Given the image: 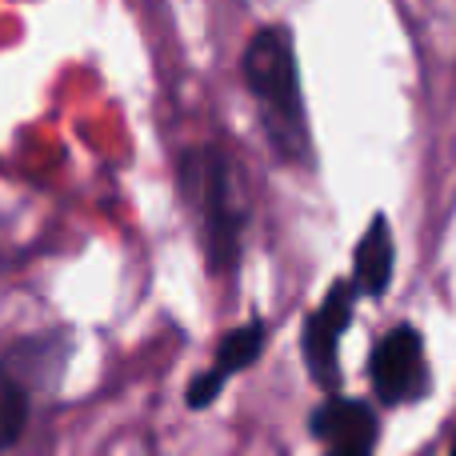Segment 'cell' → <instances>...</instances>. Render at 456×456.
I'll list each match as a JSON object with an SVG mask.
<instances>
[{
	"label": "cell",
	"instance_id": "5",
	"mask_svg": "<svg viewBox=\"0 0 456 456\" xmlns=\"http://www.w3.org/2000/svg\"><path fill=\"white\" fill-rule=\"evenodd\" d=\"M265 337H268L265 321H248V324H240V329L224 332L221 345H216L213 369L200 372V377L189 385V396H184L189 409H208V404L221 396V388L228 385V377L252 369V364L260 361V353H265Z\"/></svg>",
	"mask_w": 456,
	"mask_h": 456
},
{
	"label": "cell",
	"instance_id": "4",
	"mask_svg": "<svg viewBox=\"0 0 456 456\" xmlns=\"http://www.w3.org/2000/svg\"><path fill=\"white\" fill-rule=\"evenodd\" d=\"M353 305L356 292L348 281H332V289L324 292V300L316 305V313L305 321L300 332V353H305L308 377L324 388V393H337L340 385V337H345L348 321H353Z\"/></svg>",
	"mask_w": 456,
	"mask_h": 456
},
{
	"label": "cell",
	"instance_id": "8",
	"mask_svg": "<svg viewBox=\"0 0 456 456\" xmlns=\"http://www.w3.org/2000/svg\"><path fill=\"white\" fill-rule=\"evenodd\" d=\"M28 412H32V385L4 356L0 361V452H8L24 436Z\"/></svg>",
	"mask_w": 456,
	"mask_h": 456
},
{
	"label": "cell",
	"instance_id": "6",
	"mask_svg": "<svg viewBox=\"0 0 456 456\" xmlns=\"http://www.w3.org/2000/svg\"><path fill=\"white\" fill-rule=\"evenodd\" d=\"M313 433L329 444L324 456H372V449H377V412L364 401L329 396L313 417Z\"/></svg>",
	"mask_w": 456,
	"mask_h": 456
},
{
	"label": "cell",
	"instance_id": "1",
	"mask_svg": "<svg viewBox=\"0 0 456 456\" xmlns=\"http://www.w3.org/2000/svg\"><path fill=\"white\" fill-rule=\"evenodd\" d=\"M244 80L260 109L268 141L289 165H313V136H308L305 93H300L297 48L284 24H265L244 48Z\"/></svg>",
	"mask_w": 456,
	"mask_h": 456
},
{
	"label": "cell",
	"instance_id": "3",
	"mask_svg": "<svg viewBox=\"0 0 456 456\" xmlns=\"http://www.w3.org/2000/svg\"><path fill=\"white\" fill-rule=\"evenodd\" d=\"M372 388L385 404H417L428 396V364H425V340L412 324H396L380 337L372 348Z\"/></svg>",
	"mask_w": 456,
	"mask_h": 456
},
{
	"label": "cell",
	"instance_id": "2",
	"mask_svg": "<svg viewBox=\"0 0 456 456\" xmlns=\"http://www.w3.org/2000/svg\"><path fill=\"white\" fill-rule=\"evenodd\" d=\"M181 197L200 221V240H205L208 268L216 276L236 273L240 265V240H244V213L232 200V173L228 160L216 149H189L181 157Z\"/></svg>",
	"mask_w": 456,
	"mask_h": 456
},
{
	"label": "cell",
	"instance_id": "7",
	"mask_svg": "<svg viewBox=\"0 0 456 456\" xmlns=\"http://www.w3.org/2000/svg\"><path fill=\"white\" fill-rule=\"evenodd\" d=\"M393 265H396V244L388 232V216L377 213L369 221V228L356 240V256H353V284L356 297H385L388 284H393Z\"/></svg>",
	"mask_w": 456,
	"mask_h": 456
}]
</instances>
